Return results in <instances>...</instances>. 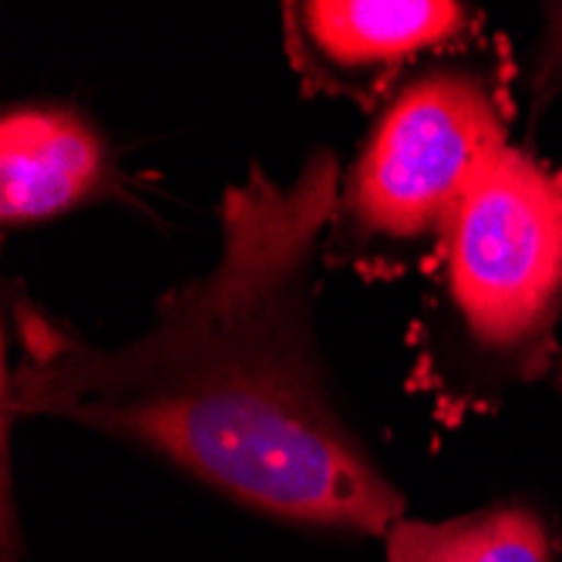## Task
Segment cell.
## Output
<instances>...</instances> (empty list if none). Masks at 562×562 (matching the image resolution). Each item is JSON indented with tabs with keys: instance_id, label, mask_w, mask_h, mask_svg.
<instances>
[{
	"instance_id": "1",
	"label": "cell",
	"mask_w": 562,
	"mask_h": 562,
	"mask_svg": "<svg viewBox=\"0 0 562 562\" xmlns=\"http://www.w3.org/2000/svg\"><path fill=\"white\" fill-rule=\"evenodd\" d=\"M337 202L330 151L293 182L252 172L233 186L216 267L172 290L125 347L18 306L8 412L138 441L277 519L391 532L404 498L340 422L311 334V267Z\"/></svg>"
},
{
	"instance_id": "2",
	"label": "cell",
	"mask_w": 562,
	"mask_h": 562,
	"mask_svg": "<svg viewBox=\"0 0 562 562\" xmlns=\"http://www.w3.org/2000/svg\"><path fill=\"white\" fill-rule=\"evenodd\" d=\"M508 148L488 85L469 71H428L378 119L340 186L334 229L378 249L445 239L472 186Z\"/></svg>"
},
{
	"instance_id": "3",
	"label": "cell",
	"mask_w": 562,
	"mask_h": 562,
	"mask_svg": "<svg viewBox=\"0 0 562 562\" xmlns=\"http://www.w3.org/2000/svg\"><path fill=\"white\" fill-rule=\"evenodd\" d=\"M448 293L475 340L513 350L562 300V176L508 145L445 229Z\"/></svg>"
},
{
	"instance_id": "4",
	"label": "cell",
	"mask_w": 562,
	"mask_h": 562,
	"mask_svg": "<svg viewBox=\"0 0 562 562\" xmlns=\"http://www.w3.org/2000/svg\"><path fill=\"white\" fill-rule=\"evenodd\" d=\"M462 4L438 0H317L286 8L300 71L334 91H374L397 68L469 31Z\"/></svg>"
},
{
	"instance_id": "5",
	"label": "cell",
	"mask_w": 562,
	"mask_h": 562,
	"mask_svg": "<svg viewBox=\"0 0 562 562\" xmlns=\"http://www.w3.org/2000/svg\"><path fill=\"white\" fill-rule=\"evenodd\" d=\"M105 179V145L71 112L18 109L0 122V216L37 223L85 202Z\"/></svg>"
},
{
	"instance_id": "6",
	"label": "cell",
	"mask_w": 562,
	"mask_h": 562,
	"mask_svg": "<svg viewBox=\"0 0 562 562\" xmlns=\"http://www.w3.org/2000/svg\"><path fill=\"white\" fill-rule=\"evenodd\" d=\"M387 562H552V536L526 505H495L448 522H394Z\"/></svg>"
},
{
	"instance_id": "7",
	"label": "cell",
	"mask_w": 562,
	"mask_h": 562,
	"mask_svg": "<svg viewBox=\"0 0 562 562\" xmlns=\"http://www.w3.org/2000/svg\"><path fill=\"white\" fill-rule=\"evenodd\" d=\"M546 68L552 75L562 71V8H555L552 14V31H549V55H546Z\"/></svg>"
}]
</instances>
